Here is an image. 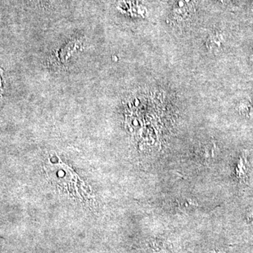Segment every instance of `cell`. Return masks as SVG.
<instances>
[{
  "label": "cell",
  "instance_id": "3",
  "mask_svg": "<svg viewBox=\"0 0 253 253\" xmlns=\"http://www.w3.org/2000/svg\"><path fill=\"white\" fill-rule=\"evenodd\" d=\"M241 112L249 117H253V99L244 100L240 104Z\"/></svg>",
  "mask_w": 253,
  "mask_h": 253
},
{
  "label": "cell",
  "instance_id": "4",
  "mask_svg": "<svg viewBox=\"0 0 253 253\" xmlns=\"http://www.w3.org/2000/svg\"><path fill=\"white\" fill-rule=\"evenodd\" d=\"M208 253H226L222 252V251H211V252H209Z\"/></svg>",
  "mask_w": 253,
  "mask_h": 253
},
{
  "label": "cell",
  "instance_id": "5",
  "mask_svg": "<svg viewBox=\"0 0 253 253\" xmlns=\"http://www.w3.org/2000/svg\"><path fill=\"white\" fill-rule=\"evenodd\" d=\"M1 73H0V93H1V91H2V89H1Z\"/></svg>",
  "mask_w": 253,
  "mask_h": 253
},
{
  "label": "cell",
  "instance_id": "6",
  "mask_svg": "<svg viewBox=\"0 0 253 253\" xmlns=\"http://www.w3.org/2000/svg\"><path fill=\"white\" fill-rule=\"evenodd\" d=\"M221 2H226V1H229V0H219Z\"/></svg>",
  "mask_w": 253,
  "mask_h": 253
},
{
  "label": "cell",
  "instance_id": "1",
  "mask_svg": "<svg viewBox=\"0 0 253 253\" xmlns=\"http://www.w3.org/2000/svg\"><path fill=\"white\" fill-rule=\"evenodd\" d=\"M45 171L48 178L52 184L57 185L63 189H66L68 192L77 191L78 181L79 178L73 172L71 168L63 164L46 165Z\"/></svg>",
  "mask_w": 253,
  "mask_h": 253
},
{
  "label": "cell",
  "instance_id": "2",
  "mask_svg": "<svg viewBox=\"0 0 253 253\" xmlns=\"http://www.w3.org/2000/svg\"><path fill=\"white\" fill-rule=\"evenodd\" d=\"M78 44L75 42H71L68 45L65 46L59 54L60 59L62 62H66V60L71 56V55L74 52L75 50L77 49Z\"/></svg>",
  "mask_w": 253,
  "mask_h": 253
}]
</instances>
